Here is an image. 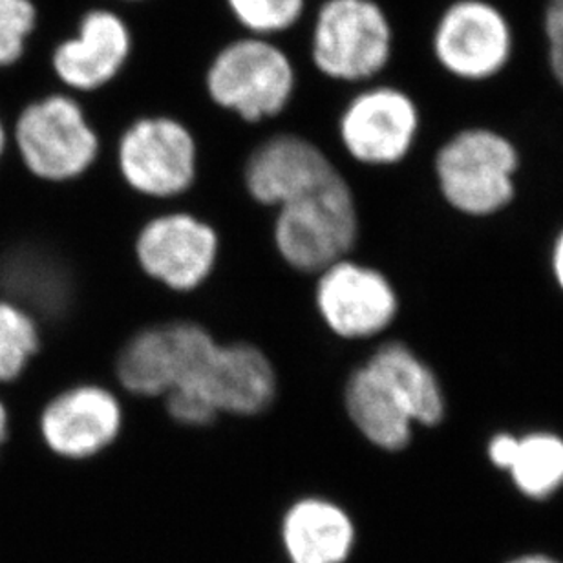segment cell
Wrapping results in <instances>:
<instances>
[{"instance_id": "obj_19", "label": "cell", "mask_w": 563, "mask_h": 563, "mask_svg": "<svg viewBox=\"0 0 563 563\" xmlns=\"http://www.w3.org/2000/svg\"><path fill=\"white\" fill-rule=\"evenodd\" d=\"M41 346L38 325L27 309L0 300V385L19 379Z\"/></svg>"}, {"instance_id": "obj_17", "label": "cell", "mask_w": 563, "mask_h": 563, "mask_svg": "<svg viewBox=\"0 0 563 563\" xmlns=\"http://www.w3.org/2000/svg\"><path fill=\"white\" fill-rule=\"evenodd\" d=\"M282 532L292 563H342L355 542L350 516L325 499L309 498L292 505Z\"/></svg>"}, {"instance_id": "obj_7", "label": "cell", "mask_w": 563, "mask_h": 563, "mask_svg": "<svg viewBox=\"0 0 563 563\" xmlns=\"http://www.w3.org/2000/svg\"><path fill=\"white\" fill-rule=\"evenodd\" d=\"M13 137L24 167L52 184L81 178L101 151L98 132L81 104L65 93L27 104L16 118Z\"/></svg>"}, {"instance_id": "obj_12", "label": "cell", "mask_w": 563, "mask_h": 563, "mask_svg": "<svg viewBox=\"0 0 563 563\" xmlns=\"http://www.w3.org/2000/svg\"><path fill=\"white\" fill-rule=\"evenodd\" d=\"M314 306L333 335L344 341H364L394 324L399 297L385 273L346 256L319 273Z\"/></svg>"}, {"instance_id": "obj_2", "label": "cell", "mask_w": 563, "mask_h": 563, "mask_svg": "<svg viewBox=\"0 0 563 563\" xmlns=\"http://www.w3.org/2000/svg\"><path fill=\"white\" fill-rule=\"evenodd\" d=\"M428 55L441 76L485 87L515 68L521 32L501 0H443L428 27Z\"/></svg>"}, {"instance_id": "obj_10", "label": "cell", "mask_w": 563, "mask_h": 563, "mask_svg": "<svg viewBox=\"0 0 563 563\" xmlns=\"http://www.w3.org/2000/svg\"><path fill=\"white\" fill-rule=\"evenodd\" d=\"M118 168L123 181L137 195L173 200L195 185L198 145L181 121L146 115L121 134Z\"/></svg>"}, {"instance_id": "obj_11", "label": "cell", "mask_w": 563, "mask_h": 563, "mask_svg": "<svg viewBox=\"0 0 563 563\" xmlns=\"http://www.w3.org/2000/svg\"><path fill=\"white\" fill-rule=\"evenodd\" d=\"M137 266L170 291L190 292L203 286L217 267L220 236L211 223L190 212L151 218L134 242Z\"/></svg>"}, {"instance_id": "obj_13", "label": "cell", "mask_w": 563, "mask_h": 563, "mask_svg": "<svg viewBox=\"0 0 563 563\" xmlns=\"http://www.w3.org/2000/svg\"><path fill=\"white\" fill-rule=\"evenodd\" d=\"M339 170L319 145L297 134H277L256 146L245 163L244 184L264 207L287 206L311 195Z\"/></svg>"}, {"instance_id": "obj_21", "label": "cell", "mask_w": 563, "mask_h": 563, "mask_svg": "<svg viewBox=\"0 0 563 563\" xmlns=\"http://www.w3.org/2000/svg\"><path fill=\"white\" fill-rule=\"evenodd\" d=\"M35 26L37 8L32 0H0V68L22 59Z\"/></svg>"}, {"instance_id": "obj_29", "label": "cell", "mask_w": 563, "mask_h": 563, "mask_svg": "<svg viewBox=\"0 0 563 563\" xmlns=\"http://www.w3.org/2000/svg\"><path fill=\"white\" fill-rule=\"evenodd\" d=\"M125 2H136V0H125Z\"/></svg>"}, {"instance_id": "obj_27", "label": "cell", "mask_w": 563, "mask_h": 563, "mask_svg": "<svg viewBox=\"0 0 563 563\" xmlns=\"http://www.w3.org/2000/svg\"><path fill=\"white\" fill-rule=\"evenodd\" d=\"M5 145H8V132H5L4 123L0 120V159L4 156Z\"/></svg>"}, {"instance_id": "obj_24", "label": "cell", "mask_w": 563, "mask_h": 563, "mask_svg": "<svg viewBox=\"0 0 563 563\" xmlns=\"http://www.w3.org/2000/svg\"><path fill=\"white\" fill-rule=\"evenodd\" d=\"M551 273L554 282L559 284L560 291L563 292V229L554 239L553 251H551Z\"/></svg>"}, {"instance_id": "obj_4", "label": "cell", "mask_w": 563, "mask_h": 563, "mask_svg": "<svg viewBox=\"0 0 563 563\" xmlns=\"http://www.w3.org/2000/svg\"><path fill=\"white\" fill-rule=\"evenodd\" d=\"M309 49L322 76L363 87L390 68L396 24L379 0H324L314 15Z\"/></svg>"}, {"instance_id": "obj_18", "label": "cell", "mask_w": 563, "mask_h": 563, "mask_svg": "<svg viewBox=\"0 0 563 563\" xmlns=\"http://www.w3.org/2000/svg\"><path fill=\"white\" fill-rule=\"evenodd\" d=\"M518 493L543 501L563 487V438L559 433L538 432L516 435L515 450L505 468Z\"/></svg>"}, {"instance_id": "obj_28", "label": "cell", "mask_w": 563, "mask_h": 563, "mask_svg": "<svg viewBox=\"0 0 563 563\" xmlns=\"http://www.w3.org/2000/svg\"><path fill=\"white\" fill-rule=\"evenodd\" d=\"M542 4L554 5V8H563V0H542Z\"/></svg>"}, {"instance_id": "obj_14", "label": "cell", "mask_w": 563, "mask_h": 563, "mask_svg": "<svg viewBox=\"0 0 563 563\" xmlns=\"http://www.w3.org/2000/svg\"><path fill=\"white\" fill-rule=\"evenodd\" d=\"M123 427V408L104 386H71L44 407L38 428L55 454L85 460L114 443Z\"/></svg>"}, {"instance_id": "obj_8", "label": "cell", "mask_w": 563, "mask_h": 563, "mask_svg": "<svg viewBox=\"0 0 563 563\" xmlns=\"http://www.w3.org/2000/svg\"><path fill=\"white\" fill-rule=\"evenodd\" d=\"M421 126V107L410 90L374 81L363 85L342 110L339 140L353 162L388 167L410 156Z\"/></svg>"}, {"instance_id": "obj_16", "label": "cell", "mask_w": 563, "mask_h": 563, "mask_svg": "<svg viewBox=\"0 0 563 563\" xmlns=\"http://www.w3.org/2000/svg\"><path fill=\"white\" fill-rule=\"evenodd\" d=\"M190 388L200 391L220 413L256 416L277 397V372L266 353L250 342L218 344ZM181 388V386H179Z\"/></svg>"}, {"instance_id": "obj_23", "label": "cell", "mask_w": 563, "mask_h": 563, "mask_svg": "<svg viewBox=\"0 0 563 563\" xmlns=\"http://www.w3.org/2000/svg\"><path fill=\"white\" fill-rule=\"evenodd\" d=\"M163 399L168 416L185 427H207L218 419L217 410L207 402L200 391L190 386L168 391Z\"/></svg>"}, {"instance_id": "obj_6", "label": "cell", "mask_w": 563, "mask_h": 563, "mask_svg": "<svg viewBox=\"0 0 563 563\" xmlns=\"http://www.w3.org/2000/svg\"><path fill=\"white\" fill-rule=\"evenodd\" d=\"M206 88L220 109L258 123L282 114L291 103L297 70L278 44L250 35L225 44L212 57Z\"/></svg>"}, {"instance_id": "obj_22", "label": "cell", "mask_w": 563, "mask_h": 563, "mask_svg": "<svg viewBox=\"0 0 563 563\" xmlns=\"http://www.w3.org/2000/svg\"><path fill=\"white\" fill-rule=\"evenodd\" d=\"M538 37L545 74L563 93V8L540 4Z\"/></svg>"}, {"instance_id": "obj_3", "label": "cell", "mask_w": 563, "mask_h": 563, "mask_svg": "<svg viewBox=\"0 0 563 563\" xmlns=\"http://www.w3.org/2000/svg\"><path fill=\"white\" fill-rule=\"evenodd\" d=\"M520 151L507 134L487 125H468L441 143L433 170L444 201L471 218L498 214L512 203Z\"/></svg>"}, {"instance_id": "obj_15", "label": "cell", "mask_w": 563, "mask_h": 563, "mask_svg": "<svg viewBox=\"0 0 563 563\" xmlns=\"http://www.w3.org/2000/svg\"><path fill=\"white\" fill-rule=\"evenodd\" d=\"M132 32L125 19L112 10H90L81 16L77 33L57 44L52 68L74 92H96L120 76L131 59Z\"/></svg>"}, {"instance_id": "obj_25", "label": "cell", "mask_w": 563, "mask_h": 563, "mask_svg": "<svg viewBox=\"0 0 563 563\" xmlns=\"http://www.w3.org/2000/svg\"><path fill=\"white\" fill-rule=\"evenodd\" d=\"M504 563H563L562 560L554 559L551 554L545 553H526L512 556Z\"/></svg>"}, {"instance_id": "obj_5", "label": "cell", "mask_w": 563, "mask_h": 563, "mask_svg": "<svg viewBox=\"0 0 563 563\" xmlns=\"http://www.w3.org/2000/svg\"><path fill=\"white\" fill-rule=\"evenodd\" d=\"M357 239V203L341 173L311 195L282 206L273 223L278 255L303 275H319L346 258Z\"/></svg>"}, {"instance_id": "obj_20", "label": "cell", "mask_w": 563, "mask_h": 563, "mask_svg": "<svg viewBox=\"0 0 563 563\" xmlns=\"http://www.w3.org/2000/svg\"><path fill=\"white\" fill-rule=\"evenodd\" d=\"M234 21L255 37H273L297 26L306 0H228Z\"/></svg>"}, {"instance_id": "obj_9", "label": "cell", "mask_w": 563, "mask_h": 563, "mask_svg": "<svg viewBox=\"0 0 563 563\" xmlns=\"http://www.w3.org/2000/svg\"><path fill=\"white\" fill-rule=\"evenodd\" d=\"M217 346L211 331L189 320L151 325L121 347L115 375L132 396L165 397L190 385Z\"/></svg>"}, {"instance_id": "obj_26", "label": "cell", "mask_w": 563, "mask_h": 563, "mask_svg": "<svg viewBox=\"0 0 563 563\" xmlns=\"http://www.w3.org/2000/svg\"><path fill=\"white\" fill-rule=\"evenodd\" d=\"M5 438H8V412H5V407L0 401V446L4 444Z\"/></svg>"}, {"instance_id": "obj_1", "label": "cell", "mask_w": 563, "mask_h": 563, "mask_svg": "<svg viewBox=\"0 0 563 563\" xmlns=\"http://www.w3.org/2000/svg\"><path fill=\"white\" fill-rule=\"evenodd\" d=\"M347 418L369 443L399 452L412 441L413 427H438L446 399L438 375L412 347L386 342L344 388Z\"/></svg>"}]
</instances>
